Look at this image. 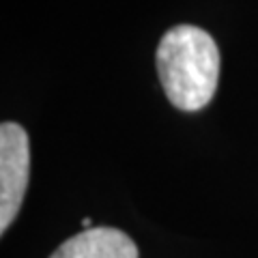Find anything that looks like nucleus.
I'll return each mask as SVG.
<instances>
[{
  "mask_svg": "<svg viewBox=\"0 0 258 258\" xmlns=\"http://www.w3.org/2000/svg\"><path fill=\"white\" fill-rule=\"evenodd\" d=\"M30 170L28 134L18 123L0 127V232L13 224L24 203Z\"/></svg>",
  "mask_w": 258,
  "mask_h": 258,
  "instance_id": "nucleus-2",
  "label": "nucleus"
},
{
  "mask_svg": "<svg viewBox=\"0 0 258 258\" xmlns=\"http://www.w3.org/2000/svg\"><path fill=\"white\" fill-rule=\"evenodd\" d=\"M82 226H84V228H91V220H88V217H84V220H82Z\"/></svg>",
  "mask_w": 258,
  "mask_h": 258,
  "instance_id": "nucleus-4",
  "label": "nucleus"
},
{
  "mask_svg": "<svg viewBox=\"0 0 258 258\" xmlns=\"http://www.w3.org/2000/svg\"><path fill=\"white\" fill-rule=\"evenodd\" d=\"M157 74L174 108L194 112L213 99L220 80V50L198 26H174L157 47Z\"/></svg>",
  "mask_w": 258,
  "mask_h": 258,
  "instance_id": "nucleus-1",
  "label": "nucleus"
},
{
  "mask_svg": "<svg viewBox=\"0 0 258 258\" xmlns=\"http://www.w3.org/2000/svg\"><path fill=\"white\" fill-rule=\"evenodd\" d=\"M50 258H138V247L123 230L95 226L67 239Z\"/></svg>",
  "mask_w": 258,
  "mask_h": 258,
  "instance_id": "nucleus-3",
  "label": "nucleus"
}]
</instances>
